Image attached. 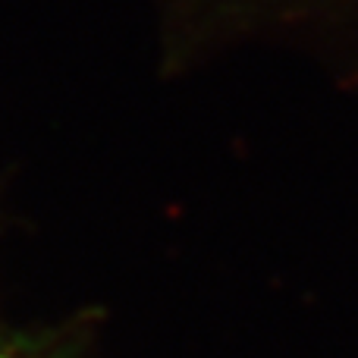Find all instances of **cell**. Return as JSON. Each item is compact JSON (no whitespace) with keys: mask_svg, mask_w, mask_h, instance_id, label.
Returning a JSON list of instances; mask_svg holds the SVG:
<instances>
[{"mask_svg":"<svg viewBox=\"0 0 358 358\" xmlns=\"http://www.w3.org/2000/svg\"><path fill=\"white\" fill-rule=\"evenodd\" d=\"M0 358H44V355H25V352H10V349H0Z\"/></svg>","mask_w":358,"mask_h":358,"instance_id":"6da1fadb","label":"cell"}]
</instances>
